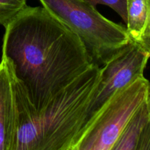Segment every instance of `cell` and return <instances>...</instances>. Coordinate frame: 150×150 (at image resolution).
Segmentation results:
<instances>
[{"label":"cell","instance_id":"6da1fadb","mask_svg":"<svg viewBox=\"0 0 150 150\" xmlns=\"http://www.w3.org/2000/svg\"><path fill=\"white\" fill-rule=\"evenodd\" d=\"M4 28L1 58L36 109L93 64L79 37L45 7L26 6Z\"/></svg>","mask_w":150,"mask_h":150},{"label":"cell","instance_id":"7a4b0ae2","mask_svg":"<svg viewBox=\"0 0 150 150\" xmlns=\"http://www.w3.org/2000/svg\"><path fill=\"white\" fill-rule=\"evenodd\" d=\"M100 76V67L92 64L39 109L14 76L16 128L13 150H73Z\"/></svg>","mask_w":150,"mask_h":150},{"label":"cell","instance_id":"3957f363","mask_svg":"<svg viewBox=\"0 0 150 150\" xmlns=\"http://www.w3.org/2000/svg\"><path fill=\"white\" fill-rule=\"evenodd\" d=\"M42 7L79 37L93 64L102 67L130 41L125 26L104 17L85 0H40Z\"/></svg>","mask_w":150,"mask_h":150},{"label":"cell","instance_id":"277c9868","mask_svg":"<svg viewBox=\"0 0 150 150\" xmlns=\"http://www.w3.org/2000/svg\"><path fill=\"white\" fill-rule=\"evenodd\" d=\"M144 76L116 94L86 127L73 150H113L128 120L147 98Z\"/></svg>","mask_w":150,"mask_h":150},{"label":"cell","instance_id":"5b68a950","mask_svg":"<svg viewBox=\"0 0 150 150\" xmlns=\"http://www.w3.org/2000/svg\"><path fill=\"white\" fill-rule=\"evenodd\" d=\"M149 58L150 54L140 44L130 40L100 67V79L89 105L84 125L79 138L111 98L144 76Z\"/></svg>","mask_w":150,"mask_h":150},{"label":"cell","instance_id":"8992f818","mask_svg":"<svg viewBox=\"0 0 150 150\" xmlns=\"http://www.w3.org/2000/svg\"><path fill=\"white\" fill-rule=\"evenodd\" d=\"M16 128L14 76L7 60L0 62V150H13Z\"/></svg>","mask_w":150,"mask_h":150},{"label":"cell","instance_id":"52a82bcc","mask_svg":"<svg viewBox=\"0 0 150 150\" xmlns=\"http://www.w3.org/2000/svg\"><path fill=\"white\" fill-rule=\"evenodd\" d=\"M150 120V109L146 99L141 104L126 124L113 150H136L144 127Z\"/></svg>","mask_w":150,"mask_h":150},{"label":"cell","instance_id":"ba28073f","mask_svg":"<svg viewBox=\"0 0 150 150\" xmlns=\"http://www.w3.org/2000/svg\"><path fill=\"white\" fill-rule=\"evenodd\" d=\"M148 13L147 0H127L126 30L130 40L139 43L141 40Z\"/></svg>","mask_w":150,"mask_h":150},{"label":"cell","instance_id":"9c48e42d","mask_svg":"<svg viewBox=\"0 0 150 150\" xmlns=\"http://www.w3.org/2000/svg\"><path fill=\"white\" fill-rule=\"evenodd\" d=\"M26 6V0H0V25L7 26Z\"/></svg>","mask_w":150,"mask_h":150},{"label":"cell","instance_id":"30bf717a","mask_svg":"<svg viewBox=\"0 0 150 150\" xmlns=\"http://www.w3.org/2000/svg\"><path fill=\"white\" fill-rule=\"evenodd\" d=\"M94 7L98 4L106 5L116 12L123 21L127 22V0H85Z\"/></svg>","mask_w":150,"mask_h":150},{"label":"cell","instance_id":"8fae6325","mask_svg":"<svg viewBox=\"0 0 150 150\" xmlns=\"http://www.w3.org/2000/svg\"><path fill=\"white\" fill-rule=\"evenodd\" d=\"M148 2V13L147 19H146V25L143 35L141 38L140 42H139L141 46L150 54V0H147Z\"/></svg>","mask_w":150,"mask_h":150},{"label":"cell","instance_id":"7c38bea8","mask_svg":"<svg viewBox=\"0 0 150 150\" xmlns=\"http://www.w3.org/2000/svg\"><path fill=\"white\" fill-rule=\"evenodd\" d=\"M136 150H150V120L142 130Z\"/></svg>","mask_w":150,"mask_h":150},{"label":"cell","instance_id":"4fadbf2b","mask_svg":"<svg viewBox=\"0 0 150 150\" xmlns=\"http://www.w3.org/2000/svg\"><path fill=\"white\" fill-rule=\"evenodd\" d=\"M147 102H148V104H149V109H150V86H149V90H148V94H147Z\"/></svg>","mask_w":150,"mask_h":150}]
</instances>
